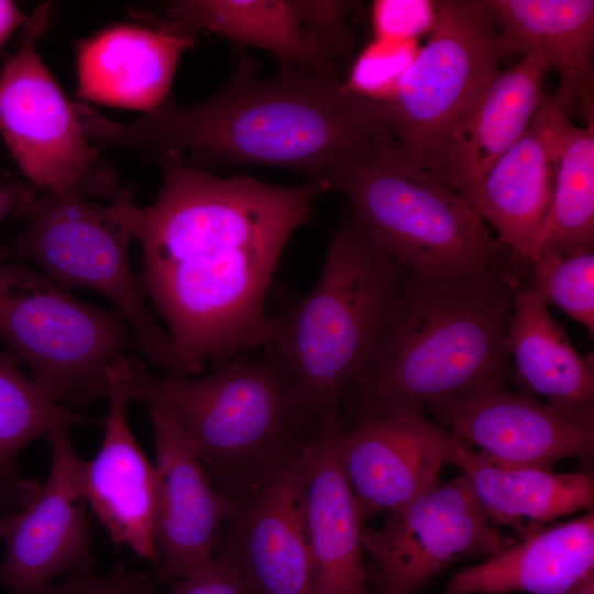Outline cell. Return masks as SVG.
Masks as SVG:
<instances>
[{"instance_id": "6da1fadb", "label": "cell", "mask_w": 594, "mask_h": 594, "mask_svg": "<svg viewBox=\"0 0 594 594\" xmlns=\"http://www.w3.org/2000/svg\"><path fill=\"white\" fill-rule=\"evenodd\" d=\"M163 185L139 207L131 186L108 207L143 254L139 283L167 326L178 376L270 344L265 310L273 276L323 184L280 186L221 177L177 153L156 157Z\"/></svg>"}, {"instance_id": "7a4b0ae2", "label": "cell", "mask_w": 594, "mask_h": 594, "mask_svg": "<svg viewBox=\"0 0 594 594\" xmlns=\"http://www.w3.org/2000/svg\"><path fill=\"white\" fill-rule=\"evenodd\" d=\"M75 110L88 139L156 157L177 153L191 165H266L317 180L374 141L392 138L386 101L346 88L339 70L280 67L257 75L242 55L230 80L198 105L166 100L130 123L84 101Z\"/></svg>"}, {"instance_id": "3957f363", "label": "cell", "mask_w": 594, "mask_h": 594, "mask_svg": "<svg viewBox=\"0 0 594 594\" xmlns=\"http://www.w3.org/2000/svg\"><path fill=\"white\" fill-rule=\"evenodd\" d=\"M517 279L504 268L422 277L402 270L388 320L345 405L353 418L433 404L510 375L506 328Z\"/></svg>"}, {"instance_id": "277c9868", "label": "cell", "mask_w": 594, "mask_h": 594, "mask_svg": "<svg viewBox=\"0 0 594 594\" xmlns=\"http://www.w3.org/2000/svg\"><path fill=\"white\" fill-rule=\"evenodd\" d=\"M111 369L129 400L174 416L217 488L232 501L300 448L316 419L270 345L206 375L161 376L127 354Z\"/></svg>"}, {"instance_id": "5b68a950", "label": "cell", "mask_w": 594, "mask_h": 594, "mask_svg": "<svg viewBox=\"0 0 594 594\" xmlns=\"http://www.w3.org/2000/svg\"><path fill=\"white\" fill-rule=\"evenodd\" d=\"M402 270L350 210L312 289L273 317L268 345L315 418L342 411L388 320Z\"/></svg>"}, {"instance_id": "8992f818", "label": "cell", "mask_w": 594, "mask_h": 594, "mask_svg": "<svg viewBox=\"0 0 594 594\" xmlns=\"http://www.w3.org/2000/svg\"><path fill=\"white\" fill-rule=\"evenodd\" d=\"M317 182L342 194L350 210L406 271L453 277L501 268V248L485 221L392 138L374 141Z\"/></svg>"}, {"instance_id": "52a82bcc", "label": "cell", "mask_w": 594, "mask_h": 594, "mask_svg": "<svg viewBox=\"0 0 594 594\" xmlns=\"http://www.w3.org/2000/svg\"><path fill=\"white\" fill-rule=\"evenodd\" d=\"M125 320L119 311L78 300L24 264L0 265V339L61 405L109 396L114 358L140 351Z\"/></svg>"}, {"instance_id": "ba28073f", "label": "cell", "mask_w": 594, "mask_h": 594, "mask_svg": "<svg viewBox=\"0 0 594 594\" xmlns=\"http://www.w3.org/2000/svg\"><path fill=\"white\" fill-rule=\"evenodd\" d=\"M509 54L483 0L433 1L427 42L386 101L392 138L416 165L439 178L459 122Z\"/></svg>"}, {"instance_id": "9c48e42d", "label": "cell", "mask_w": 594, "mask_h": 594, "mask_svg": "<svg viewBox=\"0 0 594 594\" xmlns=\"http://www.w3.org/2000/svg\"><path fill=\"white\" fill-rule=\"evenodd\" d=\"M21 199L24 228L14 239L13 254L64 288H88L109 298L131 323L140 351L166 375L178 376L170 339L146 307L130 266V231L108 207L79 196L26 193Z\"/></svg>"}, {"instance_id": "30bf717a", "label": "cell", "mask_w": 594, "mask_h": 594, "mask_svg": "<svg viewBox=\"0 0 594 594\" xmlns=\"http://www.w3.org/2000/svg\"><path fill=\"white\" fill-rule=\"evenodd\" d=\"M52 3L35 8L16 50L0 69V134L22 174L52 194L114 199L117 174L90 146L73 102L37 52Z\"/></svg>"}, {"instance_id": "8fae6325", "label": "cell", "mask_w": 594, "mask_h": 594, "mask_svg": "<svg viewBox=\"0 0 594 594\" xmlns=\"http://www.w3.org/2000/svg\"><path fill=\"white\" fill-rule=\"evenodd\" d=\"M361 543L375 563L376 594H418L450 563L508 546L462 475L389 513L381 528H362Z\"/></svg>"}, {"instance_id": "7c38bea8", "label": "cell", "mask_w": 594, "mask_h": 594, "mask_svg": "<svg viewBox=\"0 0 594 594\" xmlns=\"http://www.w3.org/2000/svg\"><path fill=\"white\" fill-rule=\"evenodd\" d=\"M308 440L233 499L215 553L232 564L250 594L310 592L304 512Z\"/></svg>"}, {"instance_id": "4fadbf2b", "label": "cell", "mask_w": 594, "mask_h": 594, "mask_svg": "<svg viewBox=\"0 0 594 594\" xmlns=\"http://www.w3.org/2000/svg\"><path fill=\"white\" fill-rule=\"evenodd\" d=\"M433 422L504 463L550 468L569 458L590 468L594 406L565 409L494 381L431 405Z\"/></svg>"}, {"instance_id": "5bb4252c", "label": "cell", "mask_w": 594, "mask_h": 594, "mask_svg": "<svg viewBox=\"0 0 594 594\" xmlns=\"http://www.w3.org/2000/svg\"><path fill=\"white\" fill-rule=\"evenodd\" d=\"M46 439L52 464L45 484L22 510L0 516V539L6 544L0 585L13 594H40L58 574L95 564L79 483L81 458L68 429L55 430Z\"/></svg>"}, {"instance_id": "9a60e30c", "label": "cell", "mask_w": 594, "mask_h": 594, "mask_svg": "<svg viewBox=\"0 0 594 594\" xmlns=\"http://www.w3.org/2000/svg\"><path fill=\"white\" fill-rule=\"evenodd\" d=\"M351 8L338 0H183L167 15L189 33L208 31L264 50L280 67L333 72L354 47Z\"/></svg>"}, {"instance_id": "2e32d148", "label": "cell", "mask_w": 594, "mask_h": 594, "mask_svg": "<svg viewBox=\"0 0 594 594\" xmlns=\"http://www.w3.org/2000/svg\"><path fill=\"white\" fill-rule=\"evenodd\" d=\"M148 413L156 450L155 569L158 581L175 583L212 560L233 501L217 488L174 416L156 405Z\"/></svg>"}, {"instance_id": "e0dca14e", "label": "cell", "mask_w": 594, "mask_h": 594, "mask_svg": "<svg viewBox=\"0 0 594 594\" xmlns=\"http://www.w3.org/2000/svg\"><path fill=\"white\" fill-rule=\"evenodd\" d=\"M451 432L416 411L353 418L340 454L361 522L392 513L440 481Z\"/></svg>"}, {"instance_id": "ac0fdd59", "label": "cell", "mask_w": 594, "mask_h": 594, "mask_svg": "<svg viewBox=\"0 0 594 594\" xmlns=\"http://www.w3.org/2000/svg\"><path fill=\"white\" fill-rule=\"evenodd\" d=\"M344 422L341 411L321 414L308 439L304 512L309 594H373L363 564L362 522L340 454Z\"/></svg>"}, {"instance_id": "d6986e66", "label": "cell", "mask_w": 594, "mask_h": 594, "mask_svg": "<svg viewBox=\"0 0 594 594\" xmlns=\"http://www.w3.org/2000/svg\"><path fill=\"white\" fill-rule=\"evenodd\" d=\"M568 108L554 96L543 99L526 132L463 196L493 227L496 243L507 249L519 268L551 202L559 136Z\"/></svg>"}, {"instance_id": "ffe728a7", "label": "cell", "mask_w": 594, "mask_h": 594, "mask_svg": "<svg viewBox=\"0 0 594 594\" xmlns=\"http://www.w3.org/2000/svg\"><path fill=\"white\" fill-rule=\"evenodd\" d=\"M110 406L99 452L82 460L80 490L87 504L107 529L116 546L158 561L155 543L157 490L155 469L135 441L127 418V397L109 367Z\"/></svg>"}, {"instance_id": "44dd1931", "label": "cell", "mask_w": 594, "mask_h": 594, "mask_svg": "<svg viewBox=\"0 0 594 594\" xmlns=\"http://www.w3.org/2000/svg\"><path fill=\"white\" fill-rule=\"evenodd\" d=\"M194 43L195 34L168 21L102 30L76 43V96L150 113L167 100L178 62Z\"/></svg>"}, {"instance_id": "7402d4cb", "label": "cell", "mask_w": 594, "mask_h": 594, "mask_svg": "<svg viewBox=\"0 0 594 594\" xmlns=\"http://www.w3.org/2000/svg\"><path fill=\"white\" fill-rule=\"evenodd\" d=\"M550 66L538 50L512 68L499 69L459 122L439 179L465 196L494 163L526 132L543 101Z\"/></svg>"}, {"instance_id": "603a6c76", "label": "cell", "mask_w": 594, "mask_h": 594, "mask_svg": "<svg viewBox=\"0 0 594 594\" xmlns=\"http://www.w3.org/2000/svg\"><path fill=\"white\" fill-rule=\"evenodd\" d=\"M509 53L538 50L557 72L554 96L594 124V1L483 0Z\"/></svg>"}, {"instance_id": "cb8c5ba5", "label": "cell", "mask_w": 594, "mask_h": 594, "mask_svg": "<svg viewBox=\"0 0 594 594\" xmlns=\"http://www.w3.org/2000/svg\"><path fill=\"white\" fill-rule=\"evenodd\" d=\"M447 464L457 468L492 520L526 536L560 517L592 510L590 473H559L550 468L493 460L451 432Z\"/></svg>"}, {"instance_id": "d4e9b609", "label": "cell", "mask_w": 594, "mask_h": 594, "mask_svg": "<svg viewBox=\"0 0 594 594\" xmlns=\"http://www.w3.org/2000/svg\"><path fill=\"white\" fill-rule=\"evenodd\" d=\"M594 570V514L541 527L458 572L444 594H562Z\"/></svg>"}, {"instance_id": "484cf974", "label": "cell", "mask_w": 594, "mask_h": 594, "mask_svg": "<svg viewBox=\"0 0 594 594\" xmlns=\"http://www.w3.org/2000/svg\"><path fill=\"white\" fill-rule=\"evenodd\" d=\"M506 346L525 394L565 409L594 406L593 353L578 352L548 305L528 287L514 292Z\"/></svg>"}, {"instance_id": "4316f807", "label": "cell", "mask_w": 594, "mask_h": 594, "mask_svg": "<svg viewBox=\"0 0 594 594\" xmlns=\"http://www.w3.org/2000/svg\"><path fill=\"white\" fill-rule=\"evenodd\" d=\"M594 246V124L563 121L552 198L530 245L539 254H575Z\"/></svg>"}, {"instance_id": "83f0119b", "label": "cell", "mask_w": 594, "mask_h": 594, "mask_svg": "<svg viewBox=\"0 0 594 594\" xmlns=\"http://www.w3.org/2000/svg\"><path fill=\"white\" fill-rule=\"evenodd\" d=\"M87 422L91 419L50 398L13 355L0 353V501L20 492L15 460L29 442Z\"/></svg>"}, {"instance_id": "f1b7e54d", "label": "cell", "mask_w": 594, "mask_h": 594, "mask_svg": "<svg viewBox=\"0 0 594 594\" xmlns=\"http://www.w3.org/2000/svg\"><path fill=\"white\" fill-rule=\"evenodd\" d=\"M528 286L551 304L594 331V253L539 254L528 262Z\"/></svg>"}, {"instance_id": "f546056e", "label": "cell", "mask_w": 594, "mask_h": 594, "mask_svg": "<svg viewBox=\"0 0 594 594\" xmlns=\"http://www.w3.org/2000/svg\"><path fill=\"white\" fill-rule=\"evenodd\" d=\"M414 55L407 41L376 38L354 62L344 84L360 96L389 101Z\"/></svg>"}, {"instance_id": "4dcf8cb0", "label": "cell", "mask_w": 594, "mask_h": 594, "mask_svg": "<svg viewBox=\"0 0 594 594\" xmlns=\"http://www.w3.org/2000/svg\"><path fill=\"white\" fill-rule=\"evenodd\" d=\"M91 569H76L64 583L48 585L40 594H157L147 575L128 571L121 562L107 575H97Z\"/></svg>"}, {"instance_id": "1f68e13d", "label": "cell", "mask_w": 594, "mask_h": 594, "mask_svg": "<svg viewBox=\"0 0 594 594\" xmlns=\"http://www.w3.org/2000/svg\"><path fill=\"white\" fill-rule=\"evenodd\" d=\"M376 38L408 41L433 22V1L380 0L372 7Z\"/></svg>"}, {"instance_id": "d6a6232c", "label": "cell", "mask_w": 594, "mask_h": 594, "mask_svg": "<svg viewBox=\"0 0 594 594\" xmlns=\"http://www.w3.org/2000/svg\"><path fill=\"white\" fill-rule=\"evenodd\" d=\"M169 594H250L232 564L215 553L201 570L174 583Z\"/></svg>"}, {"instance_id": "836d02e7", "label": "cell", "mask_w": 594, "mask_h": 594, "mask_svg": "<svg viewBox=\"0 0 594 594\" xmlns=\"http://www.w3.org/2000/svg\"><path fill=\"white\" fill-rule=\"evenodd\" d=\"M29 19L21 12L15 2L0 0V46L20 26H23Z\"/></svg>"}, {"instance_id": "e575fe53", "label": "cell", "mask_w": 594, "mask_h": 594, "mask_svg": "<svg viewBox=\"0 0 594 594\" xmlns=\"http://www.w3.org/2000/svg\"><path fill=\"white\" fill-rule=\"evenodd\" d=\"M562 594H594V570L586 573L579 582Z\"/></svg>"}, {"instance_id": "d590c367", "label": "cell", "mask_w": 594, "mask_h": 594, "mask_svg": "<svg viewBox=\"0 0 594 594\" xmlns=\"http://www.w3.org/2000/svg\"><path fill=\"white\" fill-rule=\"evenodd\" d=\"M2 194H1V190H0V212H1V209H2Z\"/></svg>"}]
</instances>
